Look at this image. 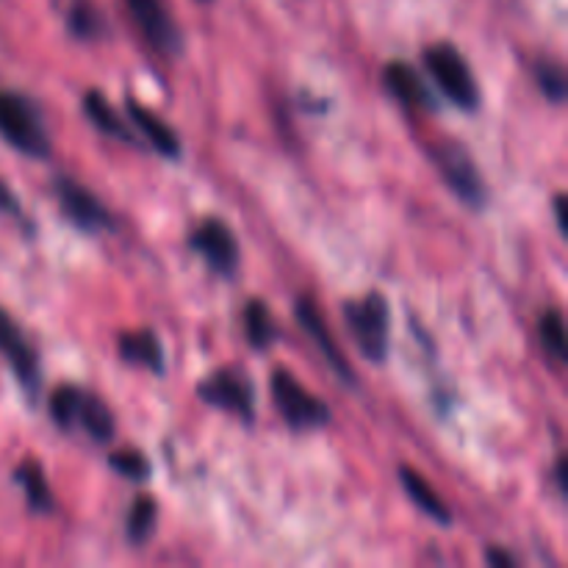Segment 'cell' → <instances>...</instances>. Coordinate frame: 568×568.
<instances>
[{"mask_svg": "<svg viewBox=\"0 0 568 568\" xmlns=\"http://www.w3.org/2000/svg\"><path fill=\"white\" fill-rule=\"evenodd\" d=\"M244 331H247L253 349H270L275 344L277 327L264 300H250L247 311H244Z\"/></svg>", "mask_w": 568, "mask_h": 568, "instance_id": "d6986e66", "label": "cell"}, {"mask_svg": "<svg viewBox=\"0 0 568 568\" xmlns=\"http://www.w3.org/2000/svg\"><path fill=\"white\" fill-rule=\"evenodd\" d=\"M197 397L211 408L227 410V414L239 416L244 422H253L255 416L253 383L242 369H233V366L205 377L197 386Z\"/></svg>", "mask_w": 568, "mask_h": 568, "instance_id": "8992f818", "label": "cell"}, {"mask_svg": "<svg viewBox=\"0 0 568 568\" xmlns=\"http://www.w3.org/2000/svg\"><path fill=\"white\" fill-rule=\"evenodd\" d=\"M155 521H159V505L153 497H136V503L131 505V514H128V538L131 544H144L153 538Z\"/></svg>", "mask_w": 568, "mask_h": 568, "instance_id": "ffe728a7", "label": "cell"}, {"mask_svg": "<svg viewBox=\"0 0 568 568\" xmlns=\"http://www.w3.org/2000/svg\"><path fill=\"white\" fill-rule=\"evenodd\" d=\"M294 316H297L300 327H303L305 333H308L311 338L316 342V347H320V353L325 355L327 364L333 366V372H336L342 381L347 383H355V375L349 372V364L344 361L342 349H338L336 338H333V333L327 331L325 320H322V314L316 311V305L311 303V300H297V308H294Z\"/></svg>", "mask_w": 568, "mask_h": 568, "instance_id": "8fae6325", "label": "cell"}, {"mask_svg": "<svg viewBox=\"0 0 568 568\" xmlns=\"http://www.w3.org/2000/svg\"><path fill=\"white\" fill-rule=\"evenodd\" d=\"M344 320L349 333L358 344L361 355L375 364L388 358V342H392V308L381 292H369L361 300L344 303Z\"/></svg>", "mask_w": 568, "mask_h": 568, "instance_id": "6da1fadb", "label": "cell"}, {"mask_svg": "<svg viewBox=\"0 0 568 568\" xmlns=\"http://www.w3.org/2000/svg\"><path fill=\"white\" fill-rule=\"evenodd\" d=\"M555 222H558V231H560V236L566 239L568 227H566V194H564V192H560L558 197H555Z\"/></svg>", "mask_w": 568, "mask_h": 568, "instance_id": "83f0119b", "label": "cell"}, {"mask_svg": "<svg viewBox=\"0 0 568 568\" xmlns=\"http://www.w3.org/2000/svg\"><path fill=\"white\" fill-rule=\"evenodd\" d=\"M81 394H83V388H78V386H61V388H55L53 397H50V416H53L55 425L64 427V430H72V427H75Z\"/></svg>", "mask_w": 568, "mask_h": 568, "instance_id": "603a6c76", "label": "cell"}, {"mask_svg": "<svg viewBox=\"0 0 568 568\" xmlns=\"http://www.w3.org/2000/svg\"><path fill=\"white\" fill-rule=\"evenodd\" d=\"M53 189L61 209H64V214L70 216L78 227H83V231L89 233L111 231V227H114V216H111V211L105 209V205L100 203L87 186H81V183L72 181V178L67 175H59L53 181Z\"/></svg>", "mask_w": 568, "mask_h": 568, "instance_id": "ba28073f", "label": "cell"}, {"mask_svg": "<svg viewBox=\"0 0 568 568\" xmlns=\"http://www.w3.org/2000/svg\"><path fill=\"white\" fill-rule=\"evenodd\" d=\"M486 564L494 566V568H516V566H519V560H516L514 555L505 552L503 547H488L486 549Z\"/></svg>", "mask_w": 568, "mask_h": 568, "instance_id": "4316f807", "label": "cell"}, {"mask_svg": "<svg viewBox=\"0 0 568 568\" xmlns=\"http://www.w3.org/2000/svg\"><path fill=\"white\" fill-rule=\"evenodd\" d=\"M120 358L133 366H144L153 375H164V344H161V338L153 331H136L120 336Z\"/></svg>", "mask_w": 568, "mask_h": 568, "instance_id": "9a60e30c", "label": "cell"}, {"mask_svg": "<svg viewBox=\"0 0 568 568\" xmlns=\"http://www.w3.org/2000/svg\"><path fill=\"white\" fill-rule=\"evenodd\" d=\"M0 211H3L6 216H11V220H17V222H26V225H28V220H26V211H22L20 200L14 197V192H11V189L6 186L3 181H0ZM28 227H31V225H28Z\"/></svg>", "mask_w": 568, "mask_h": 568, "instance_id": "484cf974", "label": "cell"}, {"mask_svg": "<svg viewBox=\"0 0 568 568\" xmlns=\"http://www.w3.org/2000/svg\"><path fill=\"white\" fill-rule=\"evenodd\" d=\"M568 458L566 455H560L558 464H555V483H558V491L566 497V483H568Z\"/></svg>", "mask_w": 568, "mask_h": 568, "instance_id": "f1b7e54d", "label": "cell"}, {"mask_svg": "<svg viewBox=\"0 0 568 568\" xmlns=\"http://www.w3.org/2000/svg\"><path fill=\"white\" fill-rule=\"evenodd\" d=\"M70 31L75 33L78 39L100 37V31H103V20H100L98 11L89 9V6H75L70 14Z\"/></svg>", "mask_w": 568, "mask_h": 568, "instance_id": "d4e9b609", "label": "cell"}, {"mask_svg": "<svg viewBox=\"0 0 568 568\" xmlns=\"http://www.w3.org/2000/svg\"><path fill=\"white\" fill-rule=\"evenodd\" d=\"M189 247L205 258V264L220 275L231 277L239 270V242L231 227L216 216L200 222L189 236Z\"/></svg>", "mask_w": 568, "mask_h": 568, "instance_id": "52a82bcc", "label": "cell"}, {"mask_svg": "<svg viewBox=\"0 0 568 568\" xmlns=\"http://www.w3.org/2000/svg\"><path fill=\"white\" fill-rule=\"evenodd\" d=\"M0 355L11 364V372L17 375V381L22 383L28 394H37L39 388V361L33 355L31 344L26 342L22 331L17 327V322L0 308Z\"/></svg>", "mask_w": 568, "mask_h": 568, "instance_id": "30bf717a", "label": "cell"}, {"mask_svg": "<svg viewBox=\"0 0 568 568\" xmlns=\"http://www.w3.org/2000/svg\"><path fill=\"white\" fill-rule=\"evenodd\" d=\"M536 81H538V89L544 92V98L552 100V103H564L566 92H568L564 64H558V61H552V59L538 61Z\"/></svg>", "mask_w": 568, "mask_h": 568, "instance_id": "7402d4cb", "label": "cell"}, {"mask_svg": "<svg viewBox=\"0 0 568 568\" xmlns=\"http://www.w3.org/2000/svg\"><path fill=\"white\" fill-rule=\"evenodd\" d=\"M14 483L26 491L31 510H37V514H50V510H53V494H50V486L48 480H44V469L39 460H22L14 469Z\"/></svg>", "mask_w": 568, "mask_h": 568, "instance_id": "2e32d148", "label": "cell"}, {"mask_svg": "<svg viewBox=\"0 0 568 568\" xmlns=\"http://www.w3.org/2000/svg\"><path fill=\"white\" fill-rule=\"evenodd\" d=\"M83 111H87L89 120L94 122V128L98 131H103L105 136H114V139H122V142H133L131 131H128L125 122L120 120V114L114 111V105L105 100L103 92H87V98H83Z\"/></svg>", "mask_w": 568, "mask_h": 568, "instance_id": "ac0fdd59", "label": "cell"}, {"mask_svg": "<svg viewBox=\"0 0 568 568\" xmlns=\"http://www.w3.org/2000/svg\"><path fill=\"white\" fill-rule=\"evenodd\" d=\"M270 383L277 410H281L283 422L292 430H314V427H322L331 422L327 405L322 399H316L288 369L272 372Z\"/></svg>", "mask_w": 568, "mask_h": 568, "instance_id": "277c9868", "label": "cell"}, {"mask_svg": "<svg viewBox=\"0 0 568 568\" xmlns=\"http://www.w3.org/2000/svg\"><path fill=\"white\" fill-rule=\"evenodd\" d=\"M383 81H386V89L397 100H403L410 109H433L436 105V94L427 87V81H422L419 72L414 70L405 61H392L383 70Z\"/></svg>", "mask_w": 568, "mask_h": 568, "instance_id": "7c38bea8", "label": "cell"}, {"mask_svg": "<svg viewBox=\"0 0 568 568\" xmlns=\"http://www.w3.org/2000/svg\"><path fill=\"white\" fill-rule=\"evenodd\" d=\"M433 161H436L444 183H447L466 205H471V209H483V205H486V183H483L480 170H477L475 159H471V153L464 144H438V148L433 150Z\"/></svg>", "mask_w": 568, "mask_h": 568, "instance_id": "5b68a950", "label": "cell"}, {"mask_svg": "<svg viewBox=\"0 0 568 568\" xmlns=\"http://www.w3.org/2000/svg\"><path fill=\"white\" fill-rule=\"evenodd\" d=\"M75 425H81L94 442H111L114 438V416H111L109 405L94 397V394H81Z\"/></svg>", "mask_w": 568, "mask_h": 568, "instance_id": "e0dca14e", "label": "cell"}, {"mask_svg": "<svg viewBox=\"0 0 568 568\" xmlns=\"http://www.w3.org/2000/svg\"><path fill=\"white\" fill-rule=\"evenodd\" d=\"M128 9H131L142 37L148 39L159 53L175 55L178 50H181V31H178L175 20H172V14L166 11L164 0H128Z\"/></svg>", "mask_w": 568, "mask_h": 568, "instance_id": "9c48e42d", "label": "cell"}, {"mask_svg": "<svg viewBox=\"0 0 568 568\" xmlns=\"http://www.w3.org/2000/svg\"><path fill=\"white\" fill-rule=\"evenodd\" d=\"M399 480H403V488L410 497V503H414L422 514L430 516V519L438 521L442 527L453 525V510L444 505L442 494H438L419 471L410 469V466H399Z\"/></svg>", "mask_w": 568, "mask_h": 568, "instance_id": "5bb4252c", "label": "cell"}, {"mask_svg": "<svg viewBox=\"0 0 568 568\" xmlns=\"http://www.w3.org/2000/svg\"><path fill=\"white\" fill-rule=\"evenodd\" d=\"M538 333H541V344L547 349V355H552L558 364H566L568 349H566V325L564 314L558 308H549L547 314H541L538 320Z\"/></svg>", "mask_w": 568, "mask_h": 568, "instance_id": "44dd1931", "label": "cell"}, {"mask_svg": "<svg viewBox=\"0 0 568 568\" xmlns=\"http://www.w3.org/2000/svg\"><path fill=\"white\" fill-rule=\"evenodd\" d=\"M109 466L116 475H122L125 480L133 483H144L150 477V464L139 449H120V453L111 455Z\"/></svg>", "mask_w": 568, "mask_h": 568, "instance_id": "cb8c5ba5", "label": "cell"}, {"mask_svg": "<svg viewBox=\"0 0 568 568\" xmlns=\"http://www.w3.org/2000/svg\"><path fill=\"white\" fill-rule=\"evenodd\" d=\"M0 136L22 155L31 159H48L50 139L42 125L37 105L22 94L0 92Z\"/></svg>", "mask_w": 568, "mask_h": 568, "instance_id": "7a4b0ae2", "label": "cell"}, {"mask_svg": "<svg viewBox=\"0 0 568 568\" xmlns=\"http://www.w3.org/2000/svg\"><path fill=\"white\" fill-rule=\"evenodd\" d=\"M125 109L128 116L133 120V125L142 131V136L148 139L150 148H153L155 153H161L164 159H178V155H181V139H178V133L172 131L161 116H155L153 111L144 109L136 100H128Z\"/></svg>", "mask_w": 568, "mask_h": 568, "instance_id": "4fadbf2b", "label": "cell"}, {"mask_svg": "<svg viewBox=\"0 0 568 568\" xmlns=\"http://www.w3.org/2000/svg\"><path fill=\"white\" fill-rule=\"evenodd\" d=\"M200 3H211V0H200Z\"/></svg>", "mask_w": 568, "mask_h": 568, "instance_id": "f546056e", "label": "cell"}, {"mask_svg": "<svg viewBox=\"0 0 568 568\" xmlns=\"http://www.w3.org/2000/svg\"><path fill=\"white\" fill-rule=\"evenodd\" d=\"M425 64L433 81L438 83V89L449 98V103L464 111H475L480 105V89H477L475 75H471V67L466 64L464 53L455 44H430L425 50Z\"/></svg>", "mask_w": 568, "mask_h": 568, "instance_id": "3957f363", "label": "cell"}]
</instances>
